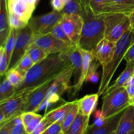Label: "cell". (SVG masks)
Wrapping results in <instances>:
<instances>
[{"label": "cell", "mask_w": 134, "mask_h": 134, "mask_svg": "<svg viewBox=\"0 0 134 134\" xmlns=\"http://www.w3.org/2000/svg\"><path fill=\"white\" fill-rule=\"evenodd\" d=\"M79 113V107L78 104L77 103L75 106L73 107V109L66 115L65 119L62 122V132L65 133L66 131L68 130V128H69L75 119L76 116Z\"/></svg>", "instance_id": "cell-32"}, {"label": "cell", "mask_w": 134, "mask_h": 134, "mask_svg": "<svg viewBox=\"0 0 134 134\" xmlns=\"http://www.w3.org/2000/svg\"><path fill=\"white\" fill-rule=\"evenodd\" d=\"M90 116H85L79 113L65 134H85L89 126Z\"/></svg>", "instance_id": "cell-24"}, {"label": "cell", "mask_w": 134, "mask_h": 134, "mask_svg": "<svg viewBox=\"0 0 134 134\" xmlns=\"http://www.w3.org/2000/svg\"><path fill=\"white\" fill-rule=\"evenodd\" d=\"M124 60H126V62H130L134 60V41L127 51L125 56H124Z\"/></svg>", "instance_id": "cell-43"}, {"label": "cell", "mask_w": 134, "mask_h": 134, "mask_svg": "<svg viewBox=\"0 0 134 134\" xmlns=\"http://www.w3.org/2000/svg\"><path fill=\"white\" fill-rule=\"evenodd\" d=\"M23 134H30V133H27V132H25V133H23Z\"/></svg>", "instance_id": "cell-53"}, {"label": "cell", "mask_w": 134, "mask_h": 134, "mask_svg": "<svg viewBox=\"0 0 134 134\" xmlns=\"http://www.w3.org/2000/svg\"><path fill=\"white\" fill-rule=\"evenodd\" d=\"M106 119L102 114V110H96L94 112V122L92 124L89 125L91 128H97V127L102 126L105 122Z\"/></svg>", "instance_id": "cell-37"}, {"label": "cell", "mask_w": 134, "mask_h": 134, "mask_svg": "<svg viewBox=\"0 0 134 134\" xmlns=\"http://www.w3.org/2000/svg\"><path fill=\"white\" fill-rule=\"evenodd\" d=\"M12 126L9 122H7L3 125L0 126V134H10Z\"/></svg>", "instance_id": "cell-46"}, {"label": "cell", "mask_w": 134, "mask_h": 134, "mask_svg": "<svg viewBox=\"0 0 134 134\" xmlns=\"http://www.w3.org/2000/svg\"><path fill=\"white\" fill-rule=\"evenodd\" d=\"M134 10V0H107L103 14L122 13L129 16Z\"/></svg>", "instance_id": "cell-16"}, {"label": "cell", "mask_w": 134, "mask_h": 134, "mask_svg": "<svg viewBox=\"0 0 134 134\" xmlns=\"http://www.w3.org/2000/svg\"><path fill=\"white\" fill-rule=\"evenodd\" d=\"M35 7L36 6L25 0H9L7 1L8 12L15 14L27 23L32 17Z\"/></svg>", "instance_id": "cell-14"}, {"label": "cell", "mask_w": 134, "mask_h": 134, "mask_svg": "<svg viewBox=\"0 0 134 134\" xmlns=\"http://www.w3.org/2000/svg\"><path fill=\"white\" fill-rule=\"evenodd\" d=\"M133 41L134 33L132 29H131L116 42V48L112 59L107 66L102 68L103 72L98 91L99 96H103L109 86L111 79L113 77L119 65L123 59H124L127 51Z\"/></svg>", "instance_id": "cell-3"}, {"label": "cell", "mask_w": 134, "mask_h": 134, "mask_svg": "<svg viewBox=\"0 0 134 134\" xmlns=\"http://www.w3.org/2000/svg\"><path fill=\"white\" fill-rule=\"evenodd\" d=\"M17 35H18V30H14V29H10V34H9V37L7 39L6 42H5V44L3 46L9 64V62H10V59H11V56L12 54H13V51H14V47H15Z\"/></svg>", "instance_id": "cell-27"}, {"label": "cell", "mask_w": 134, "mask_h": 134, "mask_svg": "<svg viewBox=\"0 0 134 134\" xmlns=\"http://www.w3.org/2000/svg\"><path fill=\"white\" fill-rule=\"evenodd\" d=\"M30 92L16 94L10 99L0 102V112L5 116V124L22 113V109L27 102Z\"/></svg>", "instance_id": "cell-9"}, {"label": "cell", "mask_w": 134, "mask_h": 134, "mask_svg": "<svg viewBox=\"0 0 134 134\" xmlns=\"http://www.w3.org/2000/svg\"><path fill=\"white\" fill-rule=\"evenodd\" d=\"M130 105H134V95L132 98H130Z\"/></svg>", "instance_id": "cell-49"}, {"label": "cell", "mask_w": 134, "mask_h": 134, "mask_svg": "<svg viewBox=\"0 0 134 134\" xmlns=\"http://www.w3.org/2000/svg\"><path fill=\"white\" fill-rule=\"evenodd\" d=\"M34 65V62L31 60L30 56L26 54V55L22 58L19 64L17 65V66L14 69L18 70L20 73H21L25 76Z\"/></svg>", "instance_id": "cell-33"}, {"label": "cell", "mask_w": 134, "mask_h": 134, "mask_svg": "<svg viewBox=\"0 0 134 134\" xmlns=\"http://www.w3.org/2000/svg\"><path fill=\"white\" fill-rule=\"evenodd\" d=\"M60 24L73 45L79 47L84 24L82 17L79 14H65L60 20Z\"/></svg>", "instance_id": "cell-10"}, {"label": "cell", "mask_w": 134, "mask_h": 134, "mask_svg": "<svg viewBox=\"0 0 134 134\" xmlns=\"http://www.w3.org/2000/svg\"><path fill=\"white\" fill-rule=\"evenodd\" d=\"M51 34H52L55 37H56L57 39H60V40L62 41L63 42L65 43L66 44H68L69 46H75L73 45V43H72L71 41L69 39V37L68 36V35L66 34V33L65 32L64 30H63L62 27L60 25V22L57 24L56 26L54 27L53 30H52ZM77 47V46H76Z\"/></svg>", "instance_id": "cell-31"}, {"label": "cell", "mask_w": 134, "mask_h": 134, "mask_svg": "<svg viewBox=\"0 0 134 134\" xmlns=\"http://www.w3.org/2000/svg\"><path fill=\"white\" fill-rule=\"evenodd\" d=\"M79 51L81 52L82 58V73H81V77H80L79 81L75 86H73V96H76L80 92L84 82H85L86 76L88 73L90 66L91 65L92 62L94 60V56H93L92 52L86 51L82 48L79 47Z\"/></svg>", "instance_id": "cell-20"}, {"label": "cell", "mask_w": 134, "mask_h": 134, "mask_svg": "<svg viewBox=\"0 0 134 134\" xmlns=\"http://www.w3.org/2000/svg\"><path fill=\"white\" fill-rule=\"evenodd\" d=\"M37 113L35 112H23L20 114L21 118H22V122H23L24 126L25 127V129H26V127L27 126V125L29 124V123L31 122V120H32L33 118L35 116V115H36Z\"/></svg>", "instance_id": "cell-41"}, {"label": "cell", "mask_w": 134, "mask_h": 134, "mask_svg": "<svg viewBox=\"0 0 134 134\" xmlns=\"http://www.w3.org/2000/svg\"><path fill=\"white\" fill-rule=\"evenodd\" d=\"M26 54L30 56V58L31 59V60L34 62V64H35L47 58L50 54L43 48L37 47L35 44H31V46L27 49Z\"/></svg>", "instance_id": "cell-26"}, {"label": "cell", "mask_w": 134, "mask_h": 134, "mask_svg": "<svg viewBox=\"0 0 134 134\" xmlns=\"http://www.w3.org/2000/svg\"><path fill=\"white\" fill-rule=\"evenodd\" d=\"M43 116H42L39 114L36 113L35 116L33 118L32 120H31V122L29 123L27 126L26 128V132L28 133H31L34 130V129L37 126V125L40 123V122L43 120Z\"/></svg>", "instance_id": "cell-38"}, {"label": "cell", "mask_w": 134, "mask_h": 134, "mask_svg": "<svg viewBox=\"0 0 134 134\" xmlns=\"http://www.w3.org/2000/svg\"><path fill=\"white\" fill-rule=\"evenodd\" d=\"M77 103V99L73 102H65L57 108L53 109L44 114V117L45 118L50 125L56 122H62L66 115L73 109Z\"/></svg>", "instance_id": "cell-15"}, {"label": "cell", "mask_w": 134, "mask_h": 134, "mask_svg": "<svg viewBox=\"0 0 134 134\" xmlns=\"http://www.w3.org/2000/svg\"><path fill=\"white\" fill-rule=\"evenodd\" d=\"M99 63L94 59L90 66L88 73L86 76L85 82H92V83H98L100 78V74L98 71V69L99 66Z\"/></svg>", "instance_id": "cell-29"}, {"label": "cell", "mask_w": 134, "mask_h": 134, "mask_svg": "<svg viewBox=\"0 0 134 134\" xmlns=\"http://www.w3.org/2000/svg\"><path fill=\"white\" fill-rule=\"evenodd\" d=\"M133 33H134V30H133Z\"/></svg>", "instance_id": "cell-55"}, {"label": "cell", "mask_w": 134, "mask_h": 134, "mask_svg": "<svg viewBox=\"0 0 134 134\" xmlns=\"http://www.w3.org/2000/svg\"><path fill=\"white\" fill-rule=\"evenodd\" d=\"M125 88L128 91V94L130 96V98H132L134 95V74L129 80L127 85L125 86Z\"/></svg>", "instance_id": "cell-44"}, {"label": "cell", "mask_w": 134, "mask_h": 134, "mask_svg": "<svg viewBox=\"0 0 134 134\" xmlns=\"http://www.w3.org/2000/svg\"><path fill=\"white\" fill-rule=\"evenodd\" d=\"M105 14V38L116 42L132 29L129 16L122 13Z\"/></svg>", "instance_id": "cell-6"}, {"label": "cell", "mask_w": 134, "mask_h": 134, "mask_svg": "<svg viewBox=\"0 0 134 134\" xmlns=\"http://www.w3.org/2000/svg\"><path fill=\"white\" fill-rule=\"evenodd\" d=\"M59 134H65V133H64V132H61V133H59Z\"/></svg>", "instance_id": "cell-52"}, {"label": "cell", "mask_w": 134, "mask_h": 134, "mask_svg": "<svg viewBox=\"0 0 134 134\" xmlns=\"http://www.w3.org/2000/svg\"><path fill=\"white\" fill-rule=\"evenodd\" d=\"M62 1H64V2L65 3H67V2H68V1H69V0H62Z\"/></svg>", "instance_id": "cell-50"}, {"label": "cell", "mask_w": 134, "mask_h": 134, "mask_svg": "<svg viewBox=\"0 0 134 134\" xmlns=\"http://www.w3.org/2000/svg\"><path fill=\"white\" fill-rule=\"evenodd\" d=\"M7 0H0V47H3L10 34Z\"/></svg>", "instance_id": "cell-19"}, {"label": "cell", "mask_w": 134, "mask_h": 134, "mask_svg": "<svg viewBox=\"0 0 134 134\" xmlns=\"http://www.w3.org/2000/svg\"><path fill=\"white\" fill-rule=\"evenodd\" d=\"M125 111V110H124ZM124 111L119 113L117 115L106 119L105 122L102 126L97 128H91L88 126L85 134H111L115 132L117 128Z\"/></svg>", "instance_id": "cell-18"}, {"label": "cell", "mask_w": 134, "mask_h": 134, "mask_svg": "<svg viewBox=\"0 0 134 134\" xmlns=\"http://www.w3.org/2000/svg\"><path fill=\"white\" fill-rule=\"evenodd\" d=\"M130 105V96L125 87H120L103 95L102 112L105 119L124 111Z\"/></svg>", "instance_id": "cell-5"}, {"label": "cell", "mask_w": 134, "mask_h": 134, "mask_svg": "<svg viewBox=\"0 0 134 134\" xmlns=\"http://www.w3.org/2000/svg\"><path fill=\"white\" fill-rule=\"evenodd\" d=\"M26 132L23 124H20L13 127L10 130V134H23Z\"/></svg>", "instance_id": "cell-45"}, {"label": "cell", "mask_w": 134, "mask_h": 134, "mask_svg": "<svg viewBox=\"0 0 134 134\" xmlns=\"http://www.w3.org/2000/svg\"><path fill=\"white\" fill-rule=\"evenodd\" d=\"M111 134H115V132H114L113 133H111Z\"/></svg>", "instance_id": "cell-54"}, {"label": "cell", "mask_w": 134, "mask_h": 134, "mask_svg": "<svg viewBox=\"0 0 134 134\" xmlns=\"http://www.w3.org/2000/svg\"><path fill=\"white\" fill-rule=\"evenodd\" d=\"M32 44L43 48L50 54L65 53L73 47L57 39L51 33L45 35H35Z\"/></svg>", "instance_id": "cell-11"}, {"label": "cell", "mask_w": 134, "mask_h": 134, "mask_svg": "<svg viewBox=\"0 0 134 134\" xmlns=\"http://www.w3.org/2000/svg\"><path fill=\"white\" fill-rule=\"evenodd\" d=\"M73 72L74 69L70 65L53 80L44 101L35 113L44 110L45 113H47L48 109L57 104L60 100H62L61 97L64 93H70L71 92L73 86L71 85V79L73 76Z\"/></svg>", "instance_id": "cell-4"}, {"label": "cell", "mask_w": 134, "mask_h": 134, "mask_svg": "<svg viewBox=\"0 0 134 134\" xmlns=\"http://www.w3.org/2000/svg\"><path fill=\"white\" fill-rule=\"evenodd\" d=\"M129 19L130 21L131 26H132V30H134V10L129 15Z\"/></svg>", "instance_id": "cell-48"}, {"label": "cell", "mask_w": 134, "mask_h": 134, "mask_svg": "<svg viewBox=\"0 0 134 134\" xmlns=\"http://www.w3.org/2000/svg\"><path fill=\"white\" fill-rule=\"evenodd\" d=\"M51 5L54 10L62 12L65 6V3L62 0H51Z\"/></svg>", "instance_id": "cell-42"}, {"label": "cell", "mask_w": 134, "mask_h": 134, "mask_svg": "<svg viewBox=\"0 0 134 134\" xmlns=\"http://www.w3.org/2000/svg\"><path fill=\"white\" fill-rule=\"evenodd\" d=\"M107 0H90L89 8L96 15L103 14Z\"/></svg>", "instance_id": "cell-35"}, {"label": "cell", "mask_w": 134, "mask_h": 134, "mask_svg": "<svg viewBox=\"0 0 134 134\" xmlns=\"http://www.w3.org/2000/svg\"><path fill=\"white\" fill-rule=\"evenodd\" d=\"M62 13L63 14H75L81 16L83 13V9L78 0H69L65 3Z\"/></svg>", "instance_id": "cell-28"}, {"label": "cell", "mask_w": 134, "mask_h": 134, "mask_svg": "<svg viewBox=\"0 0 134 134\" xmlns=\"http://www.w3.org/2000/svg\"><path fill=\"white\" fill-rule=\"evenodd\" d=\"M84 24L79 47L93 52L98 43L105 38V14L96 15L88 9L81 15Z\"/></svg>", "instance_id": "cell-2"}, {"label": "cell", "mask_w": 134, "mask_h": 134, "mask_svg": "<svg viewBox=\"0 0 134 134\" xmlns=\"http://www.w3.org/2000/svg\"><path fill=\"white\" fill-rule=\"evenodd\" d=\"M50 126L47 120H46L45 118L43 116V119L40 122L37 126L34 129V130L30 134H41L46 130V128H48Z\"/></svg>", "instance_id": "cell-40"}, {"label": "cell", "mask_w": 134, "mask_h": 134, "mask_svg": "<svg viewBox=\"0 0 134 134\" xmlns=\"http://www.w3.org/2000/svg\"><path fill=\"white\" fill-rule=\"evenodd\" d=\"M116 44L115 42L103 38L93 51L94 59L99 63L102 68L107 66L112 59L116 48Z\"/></svg>", "instance_id": "cell-12"}, {"label": "cell", "mask_w": 134, "mask_h": 134, "mask_svg": "<svg viewBox=\"0 0 134 134\" xmlns=\"http://www.w3.org/2000/svg\"><path fill=\"white\" fill-rule=\"evenodd\" d=\"M99 97V94L97 93L86 95L80 99H77L79 113L85 116H90L96 109Z\"/></svg>", "instance_id": "cell-22"}, {"label": "cell", "mask_w": 134, "mask_h": 134, "mask_svg": "<svg viewBox=\"0 0 134 134\" xmlns=\"http://www.w3.org/2000/svg\"><path fill=\"white\" fill-rule=\"evenodd\" d=\"M34 37L35 34L29 24L24 28L18 30L15 47L8 66L7 73L11 69H14L19 64L22 58L26 55L29 47L32 44Z\"/></svg>", "instance_id": "cell-7"}, {"label": "cell", "mask_w": 134, "mask_h": 134, "mask_svg": "<svg viewBox=\"0 0 134 134\" xmlns=\"http://www.w3.org/2000/svg\"><path fill=\"white\" fill-rule=\"evenodd\" d=\"M69 62L74 69L73 72V77H74V81L73 85L72 86H75L79 81L81 77V73H82V58L81 52L79 49V47L73 46L69 51L67 52Z\"/></svg>", "instance_id": "cell-17"}, {"label": "cell", "mask_w": 134, "mask_h": 134, "mask_svg": "<svg viewBox=\"0 0 134 134\" xmlns=\"http://www.w3.org/2000/svg\"><path fill=\"white\" fill-rule=\"evenodd\" d=\"M52 81H48L30 92L27 102L22 109V113L36 111L44 101Z\"/></svg>", "instance_id": "cell-13"}, {"label": "cell", "mask_w": 134, "mask_h": 134, "mask_svg": "<svg viewBox=\"0 0 134 134\" xmlns=\"http://www.w3.org/2000/svg\"><path fill=\"white\" fill-rule=\"evenodd\" d=\"M5 77L7 78L9 82L16 87V88L19 87L24 81L25 76L22 75V73H20L18 70L16 69H13L8 71L6 73Z\"/></svg>", "instance_id": "cell-30"}, {"label": "cell", "mask_w": 134, "mask_h": 134, "mask_svg": "<svg viewBox=\"0 0 134 134\" xmlns=\"http://www.w3.org/2000/svg\"><path fill=\"white\" fill-rule=\"evenodd\" d=\"M129 134H134V130L132 131V132H130V133Z\"/></svg>", "instance_id": "cell-51"}, {"label": "cell", "mask_w": 134, "mask_h": 134, "mask_svg": "<svg viewBox=\"0 0 134 134\" xmlns=\"http://www.w3.org/2000/svg\"><path fill=\"white\" fill-rule=\"evenodd\" d=\"M134 130V105H130L124 111L115 134H129Z\"/></svg>", "instance_id": "cell-21"}, {"label": "cell", "mask_w": 134, "mask_h": 134, "mask_svg": "<svg viewBox=\"0 0 134 134\" xmlns=\"http://www.w3.org/2000/svg\"><path fill=\"white\" fill-rule=\"evenodd\" d=\"M62 132V122H56L50 125L41 134H59Z\"/></svg>", "instance_id": "cell-39"}, {"label": "cell", "mask_w": 134, "mask_h": 134, "mask_svg": "<svg viewBox=\"0 0 134 134\" xmlns=\"http://www.w3.org/2000/svg\"><path fill=\"white\" fill-rule=\"evenodd\" d=\"M15 94L16 87H14L5 77L0 85V102L10 99L14 96Z\"/></svg>", "instance_id": "cell-25"}, {"label": "cell", "mask_w": 134, "mask_h": 134, "mask_svg": "<svg viewBox=\"0 0 134 134\" xmlns=\"http://www.w3.org/2000/svg\"><path fill=\"white\" fill-rule=\"evenodd\" d=\"M134 74V60L130 62H126V66L124 70L122 72L117 79L114 82L111 86H109L105 93L111 92L120 87H125L129 80ZM104 93V94H105Z\"/></svg>", "instance_id": "cell-23"}, {"label": "cell", "mask_w": 134, "mask_h": 134, "mask_svg": "<svg viewBox=\"0 0 134 134\" xmlns=\"http://www.w3.org/2000/svg\"><path fill=\"white\" fill-rule=\"evenodd\" d=\"M63 15L62 12L53 10L43 15L31 17L28 24L35 35H45L51 33L54 27L60 22Z\"/></svg>", "instance_id": "cell-8"}, {"label": "cell", "mask_w": 134, "mask_h": 134, "mask_svg": "<svg viewBox=\"0 0 134 134\" xmlns=\"http://www.w3.org/2000/svg\"><path fill=\"white\" fill-rule=\"evenodd\" d=\"M9 62L5 54L3 47H0V75L1 77L6 75Z\"/></svg>", "instance_id": "cell-36"}, {"label": "cell", "mask_w": 134, "mask_h": 134, "mask_svg": "<svg viewBox=\"0 0 134 134\" xmlns=\"http://www.w3.org/2000/svg\"><path fill=\"white\" fill-rule=\"evenodd\" d=\"M79 2L82 6V9H83V11H86L90 9L89 8V3H90V0H78Z\"/></svg>", "instance_id": "cell-47"}, {"label": "cell", "mask_w": 134, "mask_h": 134, "mask_svg": "<svg viewBox=\"0 0 134 134\" xmlns=\"http://www.w3.org/2000/svg\"><path fill=\"white\" fill-rule=\"evenodd\" d=\"M71 64L67 52L49 54L36 63L25 75L23 83L16 88V94L31 91L48 81H53Z\"/></svg>", "instance_id": "cell-1"}, {"label": "cell", "mask_w": 134, "mask_h": 134, "mask_svg": "<svg viewBox=\"0 0 134 134\" xmlns=\"http://www.w3.org/2000/svg\"><path fill=\"white\" fill-rule=\"evenodd\" d=\"M9 20L10 29H14L16 30L24 28L29 24L23 20L18 16L11 13H9Z\"/></svg>", "instance_id": "cell-34"}]
</instances>
